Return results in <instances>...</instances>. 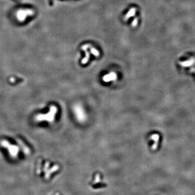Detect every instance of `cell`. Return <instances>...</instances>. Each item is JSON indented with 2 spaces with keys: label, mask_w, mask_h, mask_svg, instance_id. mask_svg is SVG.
Returning <instances> with one entry per match:
<instances>
[{
  "label": "cell",
  "mask_w": 195,
  "mask_h": 195,
  "mask_svg": "<svg viewBox=\"0 0 195 195\" xmlns=\"http://www.w3.org/2000/svg\"><path fill=\"white\" fill-rule=\"evenodd\" d=\"M138 18H136V17L134 19V20L133 21V22H132V26H133V27H136V26L137 25V24H138Z\"/></svg>",
  "instance_id": "9c48e42d"
},
{
  "label": "cell",
  "mask_w": 195,
  "mask_h": 195,
  "mask_svg": "<svg viewBox=\"0 0 195 195\" xmlns=\"http://www.w3.org/2000/svg\"><path fill=\"white\" fill-rule=\"evenodd\" d=\"M86 57L84 58V59L82 60V64H87L88 62V61L89 60V53L87 52H86Z\"/></svg>",
  "instance_id": "52a82bcc"
},
{
  "label": "cell",
  "mask_w": 195,
  "mask_h": 195,
  "mask_svg": "<svg viewBox=\"0 0 195 195\" xmlns=\"http://www.w3.org/2000/svg\"><path fill=\"white\" fill-rule=\"evenodd\" d=\"M74 112L77 120L83 122L86 119L85 112L83 108L80 105H76L74 107Z\"/></svg>",
  "instance_id": "7a4b0ae2"
},
{
  "label": "cell",
  "mask_w": 195,
  "mask_h": 195,
  "mask_svg": "<svg viewBox=\"0 0 195 195\" xmlns=\"http://www.w3.org/2000/svg\"><path fill=\"white\" fill-rule=\"evenodd\" d=\"M57 108L55 106H50L49 111L46 114H38L36 116L35 119L37 122L47 121V122L52 123L55 119V115L57 113Z\"/></svg>",
  "instance_id": "6da1fadb"
},
{
  "label": "cell",
  "mask_w": 195,
  "mask_h": 195,
  "mask_svg": "<svg viewBox=\"0 0 195 195\" xmlns=\"http://www.w3.org/2000/svg\"><path fill=\"white\" fill-rule=\"evenodd\" d=\"M195 64V58L194 57H192L190 58L189 60L185 61L183 62H179V65L183 66V67H190Z\"/></svg>",
  "instance_id": "277c9868"
},
{
  "label": "cell",
  "mask_w": 195,
  "mask_h": 195,
  "mask_svg": "<svg viewBox=\"0 0 195 195\" xmlns=\"http://www.w3.org/2000/svg\"><path fill=\"white\" fill-rule=\"evenodd\" d=\"M91 52L93 54V55H94L95 56H96V57H97V56L99 55V52L97 51V50L96 49L91 48Z\"/></svg>",
  "instance_id": "ba28073f"
},
{
  "label": "cell",
  "mask_w": 195,
  "mask_h": 195,
  "mask_svg": "<svg viewBox=\"0 0 195 195\" xmlns=\"http://www.w3.org/2000/svg\"><path fill=\"white\" fill-rule=\"evenodd\" d=\"M190 72H194L195 73V68H191L190 70Z\"/></svg>",
  "instance_id": "30bf717a"
},
{
  "label": "cell",
  "mask_w": 195,
  "mask_h": 195,
  "mask_svg": "<svg viewBox=\"0 0 195 195\" xmlns=\"http://www.w3.org/2000/svg\"><path fill=\"white\" fill-rule=\"evenodd\" d=\"M151 138L153 140H154V144L152 146V149L153 150H155L157 149V145H158V142L159 140V135L157 134H154L152 135H151Z\"/></svg>",
  "instance_id": "5b68a950"
},
{
  "label": "cell",
  "mask_w": 195,
  "mask_h": 195,
  "mask_svg": "<svg viewBox=\"0 0 195 195\" xmlns=\"http://www.w3.org/2000/svg\"><path fill=\"white\" fill-rule=\"evenodd\" d=\"M135 11H136V9L133 8H132L129 11H128V13L126 15V17H125L126 20H127V19L129 17L132 16H134L135 14Z\"/></svg>",
  "instance_id": "8992f818"
},
{
  "label": "cell",
  "mask_w": 195,
  "mask_h": 195,
  "mask_svg": "<svg viewBox=\"0 0 195 195\" xmlns=\"http://www.w3.org/2000/svg\"><path fill=\"white\" fill-rule=\"evenodd\" d=\"M116 77L117 75L116 73L114 72H111L110 74H108L104 75L103 77V80L105 82H106V83H108V82H110L111 81L116 80Z\"/></svg>",
  "instance_id": "3957f363"
}]
</instances>
